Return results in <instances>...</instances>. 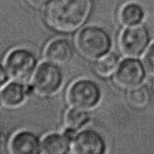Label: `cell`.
<instances>
[{
	"label": "cell",
	"mask_w": 154,
	"mask_h": 154,
	"mask_svg": "<svg viewBox=\"0 0 154 154\" xmlns=\"http://www.w3.org/2000/svg\"><path fill=\"white\" fill-rule=\"evenodd\" d=\"M93 0H54L45 14L49 26L61 32H72L87 20Z\"/></svg>",
	"instance_id": "cell-1"
},
{
	"label": "cell",
	"mask_w": 154,
	"mask_h": 154,
	"mask_svg": "<svg viewBox=\"0 0 154 154\" xmlns=\"http://www.w3.org/2000/svg\"><path fill=\"white\" fill-rule=\"evenodd\" d=\"M78 52L88 60H98L110 52L112 40L107 31L96 26H88L80 30L75 38Z\"/></svg>",
	"instance_id": "cell-2"
},
{
	"label": "cell",
	"mask_w": 154,
	"mask_h": 154,
	"mask_svg": "<svg viewBox=\"0 0 154 154\" xmlns=\"http://www.w3.org/2000/svg\"><path fill=\"white\" fill-rule=\"evenodd\" d=\"M32 78L33 92L44 97L58 93L64 81L63 71L60 66L48 61L38 66Z\"/></svg>",
	"instance_id": "cell-3"
},
{
	"label": "cell",
	"mask_w": 154,
	"mask_h": 154,
	"mask_svg": "<svg viewBox=\"0 0 154 154\" xmlns=\"http://www.w3.org/2000/svg\"><path fill=\"white\" fill-rule=\"evenodd\" d=\"M37 64V58L32 51L26 48H16L6 56L4 66L9 78L26 83L32 78Z\"/></svg>",
	"instance_id": "cell-4"
},
{
	"label": "cell",
	"mask_w": 154,
	"mask_h": 154,
	"mask_svg": "<svg viewBox=\"0 0 154 154\" xmlns=\"http://www.w3.org/2000/svg\"><path fill=\"white\" fill-rule=\"evenodd\" d=\"M67 102L73 108L88 110L96 108L102 99L99 84L90 79L78 80L68 89Z\"/></svg>",
	"instance_id": "cell-5"
},
{
	"label": "cell",
	"mask_w": 154,
	"mask_h": 154,
	"mask_svg": "<svg viewBox=\"0 0 154 154\" xmlns=\"http://www.w3.org/2000/svg\"><path fill=\"white\" fill-rule=\"evenodd\" d=\"M150 35L144 24L124 29L119 38V46L122 53L130 58L139 57L148 47Z\"/></svg>",
	"instance_id": "cell-6"
},
{
	"label": "cell",
	"mask_w": 154,
	"mask_h": 154,
	"mask_svg": "<svg viewBox=\"0 0 154 154\" xmlns=\"http://www.w3.org/2000/svg\"><path fill=\"white\" fill-rule=\"evenodd\" d=\"M145 68L138 60L125 59L120 62L114 74V81L123 89H132L141 85L145 78Z\"/></svg>",
	"instance_id": "cell-7"
},
{
	"label": "cell",
	"mask_w": 154,
	"mask_h": 154,
	"mask_svg": "<svg viewBox=\"0 0 154 154\" xmlns=\"http://www.w3.org/2000/svg\"><path fill=\"white\" fill-rule=\"evenodd\" d=\"M73 154H107L108 144L100 132L84 129L76 134L72 142Z\"/></svg>",
	"instance_id": "cell-8"
},
{
	"label": "cell",
	"mask_w": 154,
	"mask_h": 154,
	"mask_svg": "<svg viewBox=\"0 0 154 154\" xmlns=\"http://www.w3.org/2000/svg\"><path fill=\"white\" fill-rule=\"evenodd\" d=\"M8 151L10 154H42V141L31 131H19L11 138Z\"/></svg>",
	"instance_id": "cell-9"
},
{
	"label": "cell",
	"mask_w": 154,
	"mask_h": 154,
	"mask_svg": "<svg viewBox=\"0 0 154 154\" xmlns=\"http://www.w3.org/2000/svg\"><path fill=\"white\" fill-rule=\"evenodd\" d=\"M32 92L31 85H26L25 83L14 81L3 86L0 91L2 104L6 108H17Z\"/></svg>",
	"instance_id": "cell-10"
},
{
	"label": "cell",
	"mask_w": 154,
	"mask_h": 154,
	"mask_svg": "<svg viewBox=\"0 0 154 154\" xmlns=\"http://www.w3.org/2000/svg\"><path fill=\"white\" fill-rule=\"evenodd\" d=\"M45 57L48 62L58 66L68 64L74 57V48L66 39H55L47 45Z\"/></svg>",
	"instance_id": "cell-11"
},
{
	"label": "cell",
	"mask_w": 154,
	"mask_h": 154,
	"mask_svg": "<svg viewBox=\"0 0 154 154\" xmlns=\"http://www.w3.org/2000/svg\"><path fill=\"white\" fill-rule=\"evenodd\" d=\"M72 140L64 133H51L42 141V154H70Z\"/></svg>",
	"instance_id": "cell-12"
},
{
	"label": "cell",
	"mask_w": 154,
	"mask_h": 154,
	"mask_svg": "<svg viewBox=\"0 0 154 154\" xmlns=\"http://www.w3.org/2000/svg\"><path fill=\"white\" fill-rule=\"evenodd\" d=\"M144 17L142 6L135 2L124 5L119 12V20L126 26H134L141 23Z\"/></svg>",
	"instance_id": "cell-13"
},
{
	"label": "cell",
	"mask_w": 154,
	"mask_h": 154,
	"mask_svg": "<svg viewBox=\"0 0 154 154\" xmlns=\"http://www.w3.org/2000/svg\"><path fill=\"white\" fill-rule=\"evenodd\" d=\"M90 120V115L87 110L73 108L67 110L64 116L66 128L78 131L85 126Z\"/></svg>",
	"instance_id": "cell-14"
},
{
	"label": "cell",
	"mask_w": 154,
	"mask_h": 154,
	"mask_svg": "<svg viewBox=\"0 0 154 154\" xmlns=\"http://www.w3.org/2000/svg\"><path fill=\"white\" fill-rule=\"evenodd\" d=\"M120 64V57L115 53H108L96 60L93 68L97 75L108 77L114 73Z\"/></svg>",
	"instance_id": "cell-15"
},
{
	"label": "cell",
	"mask_w": 154,
	"mask_h": 154,
	"mask_svg": "<svg viewBox=\"0 0 154 154\" xmlns=\"http://www.w3.org/2000/svg\"><path fill=\"white\" fill-rule=\"evenodd\" d=\"M150 96L148 89L144 86H138L129 90L127 93V100L136 108H143L148 104Z\"/></svg>",
	"instance_id": "cell-16"
},
{
	"label": "cell",
	"mask_w": 154,
	"mask_h": 154,
	"mask_svg": "<svg viewBox=\"0 0 154 154\" xmlns=\"http://www.w3.org/2000/svg\"><path fill=\"white\" fill-rule=\"evenodd\" d=\"M143 65L148 74L154 77V44L146 51L143 58Z\"/></svg>",
	"instance_id": "cell-17"
},
{
	"label": "cell",
	"mask_w": 154,
	"mask_h": 154,
	"mask_svg": "<svg viewBox=\"0 0 154 154\" xmlns=\"http://www.w3.org/2000/svg\"><path fill=\"white\" fill-rule=\"evenodd\" d=\"M31 7L37 9H42L47 7L52 2V0H26Z\"/></svg>",
	"instance_id": "cell-18"
},
{
	"label": "cell",
	"mask_w": 154,
	"mask_h": 154,
	"mask_svg": "<svg viewBox=\"0 0 154 154\" xmlns=\"http://www.w3.org/2000/svg\"><path fill=\"white\" fill-rule=\"evenodd\" d=\"M8 78V75L7 71H6L5 66L0 65V87L5 85Z\"/></svg>",
	"instance_id": "cell-19"
},
{
	"label": "cell",
	"mask_w": 154,
	"mask_h": 154,
	"mask_svg": "<svg viewBox=\"0 0 154 154\" xmlns=\"http://www.w3.org/2000/svg\"><path fill=\"white\" fill-rule=\"evenodd\" d=\"M2 105V101H1V97H0V107H1V105Z\"/></svg>",
	"instance_id": "cell-20"
}]
</instances>
